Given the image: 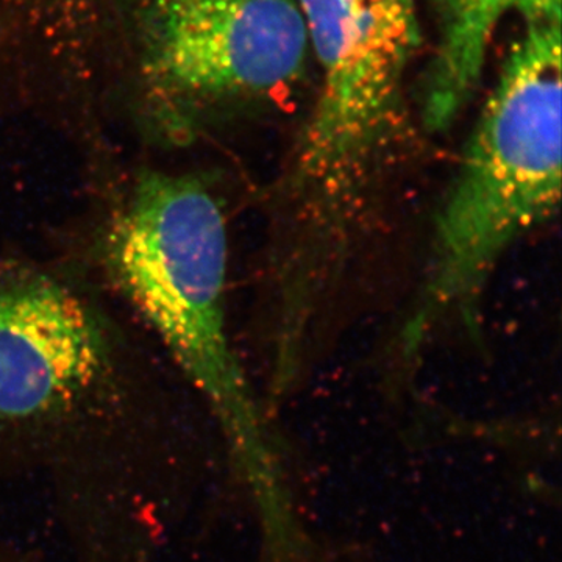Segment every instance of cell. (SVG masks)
<instances>
[{
  "label": "cell",
  "mask_w": 562,
  "mask_h": 562,
  "mask_svg": "<svg viewBox=\"0 0 562 562\" xmlns=\"http://www.w3.org/2000/svg\"><path fill=\"white\" fill-rule=\"evenodd\" d=\"M322 83L281 179L276 273L299 291L338 281L392 133L419 46L414 0H294Z\"/></svg>",
  "instance_id": "1"
},
{
  "label": "cell",
  "mask_w": 562,
  "mask_h": 562,
  "mask_svg": "<svg viewBox=\"0 0 562 562\" xmlns=\"http://www.w3.org/2000/svg\"><path fill=\"white\" fill-rule=\"evenodd\" d=\"M227 222L201 180L147 172L114 214L106 262L117 288L209 401L260 502L279 519L280 476L225 321Z\"/></svg>",
  "instance_id": "2"
},
{
  "label": "cell",
  "mask_w": 562,
  "mask_h": 562,
  "mask_svg": "<svg viewBox=\"0 0 562 562\" xmlns=\"http://www.w3.org/2000/svg\"><path fill=\"white\" fill-rule=\"evenodd\" d=\"M561 24L527 25L480 114L436 222L405 350L447 321L476 322L491 273L561 201Z\"/></svg>",
  "instance_id": "3"
},
{
  "label": "cell",
  "mask_w": 562,
  "mask_h": 562,
  "mask_svg": "<svg viewBox=\"0 0 562 562\" xmlns=\"http://www.w3.org/2000/svg\"><path fill=\"white\" fill-rule=\"evenodd\" d=\"M308 46L294 0H154L147 13L151 77L188 101L290 87Z\"/></svg>",
  "instance_id": "4"
},
{
  "label": "cell",
  "mask_w": 562,
  "mask_h": 562,
  "mask_svg": "<svg viewBox=\"0 0 562 562\" xmlns=\"http://www.w3.org/2000/svg\"><path fill=\"white\" fill-rule=\"evenodd\" d=\"M111 362L98 314L70 288L31 271L0 277V422L69 412Z\"/></svg>",
  "instance_id": "5"
},
{
  "label": "cell",
  "mask_w": 562,
  "mask_h": 562,
  "mask_svg": "<svg viewBox=\"0 0 562 562\" xmlns=\"http://www.w3.org/2000/svg\"><path fill=\"white\" fill-rule=\"evenodd\" d=\"M438 46L425 77L422 117L432 132L449 128L482 81L495 29L508 14L527 25L561 24V0H430Z\"/></svg>",
  "instance_id": "6"
}]
</instances>
